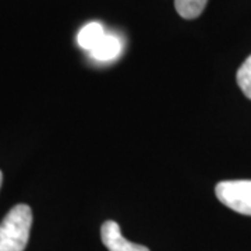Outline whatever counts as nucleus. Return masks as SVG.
Returning <instances> with one entry per match:
<instances>
[{
    "mask_svg": "<svg viewBox=\"0 0 251 251\" xmlns=\"http://www.w3.org/2000/svg\"><path fill=\"white\" fill-rule=\"evenodd\" d=\"M32 225V211L25 204L13 206L0 222V251H24Z\"/></svg>",
    "mask_w": 251,
    "mask_h": 251,
    "instance_id": "obj_1",
    "label": "nucleus"
},
{
    "mask_svg": "<svg viewBox=\"0 0 251 251\" xmlns=\"http://www.w3.org/2000/svg\"><path fill=\"white\" fill-rule=\"evenodd\" d=\"M218 200L232 211L251 216V180H225L215 187Z\"/></svg>",
    "mask_w": 251,
    "mask_h": 251,
    "instance_id": "obj_2",
    "label": "nucleus"
},
{
    "mask_svg": "<svg viewBox=\"0 0 251 251\" xmlns=\"http://www.w3.org/2000/svg\"><path fill=\"white\" fill-rule=\"evenodd\" d=\"M100 239L109 251H150L148 247L128 242L115 221H106L100 227Z\"/></svg>",
    "mask_w": 251,
    "mask_h": 251,
    "instance_id": "obj_3",
    "label": "nucleus"
},
{
    "mask_svg": "<svg viewBox=\"0 0 251 251\" xmlns=\"http://www.w3.org/2000/svg\"><path fill=\"white\" fill-rule=\"evenodd\" d=\"M123 52L122 41L113 34H105L90 53L98 62H110L117 59Z\"/></svg>",
    "mask_w": 251,
    "mask_h": 251,
    "instance_id": "obj_4",
    "label": "nucleus"
},
{
    "mask_svg": "<svg viewBox=\"0 0 251 251\" xmlns=\"http://www.w3.org/2000/svg\"><path fill=\"white\" fill-rule=\"evenodd\" d=\"M105 28L100 23H88L87 25L81 28L80 32H78V36H77V42L78 45L91 52L95 46L98 45V42L105 36Z\"/></svg>",
    "mask_w": 251,
    "mask_h": 251,
    "instance_id": "obj_5",
    "label": "nucleus"
},
{
    "mask_svg": "<svg viewBox=\"0 0 251 251\" xmlns=\"http://www.w3.org/2000/svg\"><path fill=\"white\" fill-rule=\"evenodd\" d=\"M208 0H175V7L180 17L194 20L205 9Z\"/></svg>",
    "mask_w": 251,
    "mask_h": 251,
    "instance_id": "obj_6",
    "label": "nucleus"
},
{
    "mask_svg": "<svg viewBox=\"0 0 251 251\" xmlns=\"http://www.w3.org/2000/svg\"><path fill=\"white\" fill-rule=\"evenodd\" d=\"M236 80H237V84H239L240 90L243 91V94L249 99H251V54L244 60L240 69L237 70Z\"/></svg>",
    "mask_w": 251,
    "mask_h": 251,
    "instance_id": "obj_7",
    "label": "nucleus"
},
{
    "mask_svg": "<svg viewBox=\"0 0 251 251\" xmlns=\"http://www.w3.org/2000/svg\"><path fill=\"white\" fill-rule=\"evenodd\" d=\"M1 183H3V173L0 171V187H1Z\"/></svg>",
    "mask_w": 251,
    "mask_h": 251,
    "instance_id": "obj_8",
    "label": "nucleus"
}]
</instances>
